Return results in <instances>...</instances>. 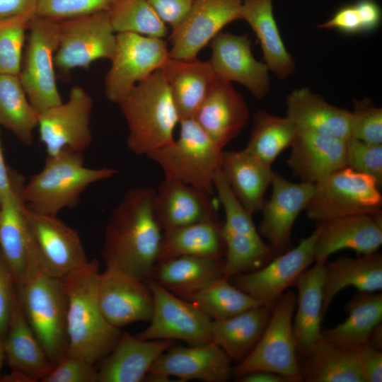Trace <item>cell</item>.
<instances>
[{"label": "cell", "mask_w": 382, "mask_h": 382, "mask_svg": "<svg viewBox=\"0 0 382 382\" xmlns=\"http://www.w3.org/2000/svg\"><path fill=\"white\" fill-rule=\"evenodd\" d=\"M155 190H129L108 221L102 256L106 267L151 279L163 234L154 211Z\"/></svg>", "instance_id": "cell-1"}, {"label": "cell", "mask_w": 382, "mask_h": 382, "mask_svg": "<svg viewBox=\"0 0 382 382\" xmlns=\"http://www.w3.org/2000/svg\"><path fill=\"white\" fill-rule=\"evenodd\" d=\"M96 260L62 279L67 298V355L94 364L115 347L122 331L104 317L98 303Z\"/></svg>", "instance_id": "cell-2"}, {"label": "cell", "mask_w": 382, "mask_h": 382, "mask_svg": "<svg viewBox=\"0 0 382 382\" xmlns=\"http://www.w3.org/2000/svg\"><path fill=\"white\" fill-rule=\"evenodd\" d=\"M118 105L134 154L146 156L174 140L179 117L162 69L137 83Z\"/></svg>", "instance_id": "cell-3"}, {"label": "cell", "mask_w": 382, "mask_h": 382, "mask_svg": "<svg viewBox=\"0 0 382 382\" xmlns=\"http://www.w3.org/2000/svg\"><path fill=\"white\" fill-rule=\"evenodd\" d=\"M112 168H88L81 152L65 149L47 156L44 167L33 175L22 190V198L32 210L57 216L73 207L91 185L116 175Z\"/></svg>", "instance_id": "cell-4"}, {"label": "cell", "mask_w": 382, "mask_h": 382, "mask_svg": "<svg viewBox=\"0 0 382 382\" xmlns=\"http://www.w3.org/2000/svg\"><path fill=\"white\" fill-rule=\"evenodd\" d=\"M16 287L25 316L54 366L68 351L67 298L62 279L40 271Z\"/></svg>", "instance_id": "cell-5"}, {"label": "cell", "mask_w": 382, "mask_h": 382, "mask_svg": "<svg viewBox=\"0 0 382 382\" xmlns=\"http://www.w3.org/2000/svg\"><path fill=\"white\" fill-rule=\"evenodd\" d=\"M178 137L146 156L162 168L165 178L191 185L213 194L214 178L220 169L223 150L194 119L179 121Z\"/></svg>", "instance_id": "cell-6"}, {"label": "cell", "mask_w": 382, "mask_h": 382, "mask_svg": "<svg viewBox=\"0 0 382 382\" xmlns=\"http://www.w3.org/2000/svg\"><path fill=\"white\" fill-rule=\"evenodd\" d=\"M296 295L285 291L274 303L267 327L250 354L232 368L238 376L254 371H267L286 382H302L293 332Z\"/></svg>", "instance_id": "cell-7"}, {"label": "cell", "mask_w": 382, "mask_h": 382, "mask_svg": "<svg viewBox=\"0 0 382 382\" xmlns=\"http://www.w3.org/2000/svg\"><path fill=\"white\" fill-rule=\"evenodd\" d=\"M375 180L348 168L314 185L305 208L307 217L320 223L359 214L382 213V196Z\"/></svg>", "instance_id": "cell-8"}, {"label": "cell", "mask_w": 382, "mask_h": 382, "mask_svg": "<svg viewBox=\"0 0 382 382\" xmlns=\"http://www.w3.org/2000/svg\"><path fill=\"white\" fill-rule=\"evenodd\" d=\"M59 30V21L47 18L34 17L29 25L18 77L30 103L38 113L63 102L54 71Z\"/></svg>", "instance_id": "cell-9"}, {"label": "cell", "mask_w": 382, "mask_h": 382, "mask_svg": "<svg viewBox=\"0 0 382 382\" xmlns=\"http://www.w3.org/2000/svg\"><path fill=\"white\" fill-rule=\"evenodd\" d=\"M170 58L163 38L116 33L112 64L105 79V96L119 104L137 83L162 69Z\"/></svg>", "instance_id": "cell-10"}, {"label": "cell", "mask_w": 382, "mask_h": 382, "mask_svg": "<svg viewBox=\"0 0 382 382\" xmlns=\"http://www.w3.org/2000/svg\"><path fill=\"white\" fill-rule=\"evenodd\" d=\"M13 190L0 204V253L16 286L45 271L41 255L23 213L24 180L13 172Z\"/></svg>", "instance_id": "cell-11"}, {"label": "cell", "mask_w": 382, "mask_h": 382, "mask_svg": "<svg viewBox=\"0 0 382 382\" xmlns=\"http://www.w3.org/2000/svg\"><path fill=\"white\" fill-rule=\"evenodd\" d=\"M59 26L54 64L63 73L88 69L96 60L112 58L116 33L108 11L61 21Z\"/></svg>", "instance_id": "cell-12"}, {"label": "cell", "mask_w": 382, "mask_h": 382, "mask_svg": "<svg viewBox=\"0 0 382 382\" xmlns=\"http://www.w3.org/2000/svg\"><path fill=\"white\" fill-rule=\"evenodd\" d=\"M154 296L149 325L135 335L144 340H178L189 345L212 342V320L197 306L184 301L152 279L146 281Z\"/></svg>", "instance_id": "cell-13"}, {"label": "cell", "mask_w": 382, "mask_h": 382, "mask_svg": "<svg viewBox=\"0 0 382 382\" xmlns=\"http://www.w3.org/2000/svg\"><path fill=\"white\" fill-rule=\"evenodd\" d=\"M320 233L318 225L294 248L275 255L260 268L234 275L233 284L251 296L260 305L274 306L286 289L314 262V246Z\"/></svg>", "instance_id": "cell-14"}, {"label": "cell", "mask_w": 382, "mask_h": 382, "mask_svg": "<svg viewBox=\"0 0 382 382\" xmlns=\"http://www.w3.org/2000/svg\"><path fill=\"white\" fill-rule=\"evenodd\" d=\"M93 101L81 86L71 88L68 100L40 113L37 128L47 156L69 149L83 152L91 144L90 120Z\"/></svg>", "instance_id": "cell-15"}, {"label": "cell", "mask_w": 382, "mask_h": 382, "mask_svg": "<svg viewBox=\"0 0 382 382\" xmlns=\"http://www.w3.org/2000/svg\"><path fill=\"white\" fill-rule=\"evenodd\" d=\"M244 0H194L183 21L169 36L170 58L192 59L227 24L241 20Z\"/></svg>", "instance_id": "cell-16"}, {"label": "cell", "mask_w": 382, "mask_h": 382, "mask_svg": "<svg viewBox=\"0 0 382 382\" xmlns=\"http://www.w3.org/2000/svg\"><path fill=\"white\" fill-rule=\"evenodd\" d=\"M231 361L226 352L212 342L171 346L155 361L144 381L165 382L176 377L180 381L224 382L232 374Z\"/></svg>", "instance_id": "cell-17"}, {"label": "cell", "mask_w": 382, "mask_h": 382, "mask_svg": "<svg viewBox=\"0 0 382 382\" xmlns=\"http://www.w3.org/2000/svg\"><path fill=\"white\" fill-rule=\"evenodd\" d=\"M98 299L104 317L116 328L151 318L154 296L147 282L117 268L100 272Z\"/></svg>", "instance_id": "cell-18"}, {"label": "cell", "mask_w": 382, "mask_h": 382, "mask_svg": "<svg viewBox=\"0 0 382 382\" xmlns=\"http://www.w3.org/2000/svg\"><path fill=\"white\" fill-rule=\"evenodd\" d=\"M23 213L41 255L45 272L62 279L89 261L77 231L57 216L36 212L25 204Z\"/></svg>", "instance_id": "cell-19"}, {"label": "cell", "mask_w": 382, "mask_h": 382, "mask_svg": "<svg viewBox=\"0 0 382 382\" xmlns=\"http://www.w3.org/2000/svg\"><path fill=\"white\" fill-rule=\"evenodd\" d=\"M270 185V197L265 199L260 209L262 219L258 232L267 240L272 250L279 254L290 248L292 228L305 209L314 184L293 183L274 172Z\"/></svg>", "instance_id": "cell-20"}, {"label": "cell", "mask_w": 382, "mask_h": 382, "mask_svg": "<svg viewBox=\"0 0 382 382\" xmlns=\"http://www.w3.org/2000/svg\"><path fill=\"white\" fill-rule=\"evenodd\" d=\"M211 49L209 62L220 79L241 84L258 100L267 96L270 70L253 57L247 35L220 32L211 41Z\"/></svg>", "instance_id": "cell-21"}, {"label": "cell", "mask_w": 382, "mask_h": 382, "mask_svg": "<svg viewBox=\"0 0 382 382\" xmlns=\"http://www.w3.org/2000/svg\"><path fill=\"white\" fill-rule=\"evenodd\" d=\"M346 140L311 131H297L286 164L301 182L315 185L346 167Z\"/></svg>", "instance_id": "cell-22"}, {"label": "cell", "mask_w": 382, "mask_h": 382, "mask_svg": "<svg viewBox=\"0 0 382 382\" xmlns=\"http://www.w3.org/2000/svg\"><path fill=\"white\" fill-rule=\"evenodd\" d=\"M212 194L199 187L164 178L155 190L154 211L162 230L218 220Z\"/></svg>", "instance_id": "cell-23"}, {"label": "cell", "mask_w": 382, "mask_h": 382, "mask_svg": "<svg viewBox=\"0 0 382 382\" xmlns=\"http://www.w3.org/2000/svg\"><path fill=\"white\" fill-rule=\"evenodd\" d=\"M318 225L314 262L325 263L330 255L344 249L361 255L372 253L382 244V213L342 217Z\"/></svg>", "instance_id": "cell-24"}, {"label": "cell", "mask_w": 382, "mask_h": 382, "mask_svg": "<svg viewBox=\"0 0 382 382\" xmlns=\"http://www.w3.org/2000/svg\"><path fill=\"white\" fill-rule=\"evenodd\" d=\"M250 111L231 82L219 79L194 119L221 149L238 137L248 122Z\"/></svg>", "instance_id": "cell-25"}, {"label": "cell", "mask_w": 382, "mask_h": 382, "mask_svg": "<svg viewBox=\"0 0 382 382\" xmlns=\"http://www.w3.org/2000/svg\"><path fill=\"white\" fill-rule=\"evenodd\" d=\"M173 345L168 340H144L122 332L111 352L100 360L98 382H140L165 351Z\"/></svg>", "instance_id": "cell-26"}, {"label": "cell", "mask_w": 382, "mask_h": 382, "mask_svg": "<svg viewBox=\"0 0 382 382\" xmlns=\"http://www.w3.org/2000/svg\"><path fill=\"white\" fill-rule=\"evenodd\" d=\"M315 262L299 276L295 284L298 294L293 332L298 359L311 354L324 342L320 324L324 316L325 263Z\"/></svg>", "instance_id": "cell-27"}, {"label": "cell", "mask_w": 382, "mask_h": 382, "mask_svg": "<svg viewBox=\"0 0 382 382\" xmlns=\"http://www.w3.org/2000/svg\"><path fill=\"white\" fill-rule=\"evenodd\" d=\"M179 121L194 117L219 80L209 62L170 58L162 69Z\"/></svg>", "instance_id": "cell-28"}, {"label": "cell", "mask_w": 382, "mask_h": 382, "mask_svg": "<svg viewBox=\"0 0 382 382\" xmlns=\"http://www.w3.org/2000/svg\"><path fill=\"white\" fill-rule=\"evenodd\" d=\"M220 170L243 207L252 214L260 212L271 184L272 166L245 149L223 150Z\"/></svg>", "instance_id": "cell-29"}, {"label": "cell", "mask_w": 382, "mask_h": 382, "mask_svg": "<svg viewBox=\"0 0 382 382\" xmlns=\"http://www.w3.org/2000/svg\"><path fill=\"white\" fill-rule=\"evenodd\" d=\"M286 106V116L297 131H311L345 139L350 137V111L328 103L307 87L289 93Z\"/></svg>", "instance_id": "cell-30"}, {"label": "cell", "mask_w": 382, "mask_h": 382, "mask_svg": "<svg viewBox=\"0 0 382 382\" xmlns=\"http://www.w3.org/2000/svg\"><path fill=\"white\" fill-rule=\"evenodd\" d=\"M4 344L5 360L10 369L33 382L41 381L54 367L30 328L18 296Z\"/></svg>", "instance_id": "cell-31"}, {"label": "cell", "mask_w": 382, "mask_h": 382, "mask_svg": "<svg viewBox=\"0 0 382 382\" xmlns=\"http://www.w3.org/2000/svg\"><path fill=\"white\" fill-rule=\"evenodd\" d=\"M348 286H353L361 292L381 290L382 255L378 251L355 258L339 256L325 263L324 315L335 296Z\"/></svg>", "instance_id": "cell-32"}, {"label": "cell", "mask_w": 382, "mask_h": 382, "mask_svg": "<svg viewBox=\"0 0 382 382\" xmlns=\"http://www.w3.org/2000/svg\"><path fill=\"white\" fill-rule=\"evenodd\" d=\"M222 257L182 255L158 262L151 279L176 296L187 299L224 276Z\"/></svg>", "instance_id": "cell-33"}, {"label": "cell", "mask_w": 382, "mask_h": 382, "mask_svg": "<svg viewBox=\"0 0 382 382\" xmlns=\"http://www.w3.org/2000/svg\"><path fill=\"white\" fill-rule=\"evenodd\" d=\"M241 16L256 34L270 71L280 79L292 76L296 71L295 61L279 33L273 13V0H244Z\"/></svg>", "instance_id": "cell-34"}, {"label": "cell", "mask_w": 382, "mask_h": 382, "mask_svg": "<svg viewBox=\"0 0 382 382\" xmlns=\"http://www.w3.org/2000/svg\"><path fill=\"white\" fill-rule=\"evenodd\" d=\"M272 308L260 305L228 318L213 320L212 342L219 346L231 360L241 362L262 337Z\"/></svg>", "instance_id": "cell-35"}, {"label": "cell", "mask_w": 382, "mask_h": 382, "mask_svg": "<svg viewBox=\"0 0 382 382\" xmlns=\"http://www.w3.org/2000/svg\"><path fill=\"white\" fill-rule=\"evenodd\" d=\"M346 320L336 326L322 330L325 342L354 350L367 343L374 329L382 321V294L361 292L345 304Z\"/></svg>", "instance_id": "cell-36"}, {"label": "cell", "mask_w": 382, "mask_h": 382, "mask_svg": "<svg viewBox=\"0 0 382 382\" xmlns=\"http://www.w3.org/2000/svg\"><path fill=\"white\" fill-rule=\"evenodd\" d=\"M221 227L222 223L212 220L164 231L157 262L182 255L222 257Z\"/></svg>", "instance_id": "cell-37"}, {"label": "cell", "mask_w": 382, "mask_h": 382, "mask_svg": "<svg viewBox=\"0 0 382 382\" xmlns=\"http://www.w3.org/2000/svg\"><path fill=\"white\" fill-rule=\"evenodd\" d=\"M303 381L364 382L354 350L323 342L309 355L299 359Z\"/></svg>", "instance_id": "cell-38"}, {"label": "cell", "mask_w": 382, "mask_h": 382, "mask_svg": "<svg viewBox=\"0 0 382 382\" xmlns=\"http://www.w3.org/2000/svg\"><path fill=\"white\" fill-rule=\"evenodd\" d=\"M38 117L18 76L0 74V126L11 131L23 144L30 146Z\"/></svg>", "instance_id": "cell-39"}, {"label": "cell", "mask_w": 382, "mask_h": 382, "mask_svg": "<svg viewBox=\"0 0 382 382\" xmlns=\"http://www.w3.org/2000/svg\"><path fill=\"white\" fill-rule=\"evenodd\" d=\"M297 133L293 122L259 110L253 116V125L247 151L265 163L272 165L285 149L290 147Z\"/></svg>", "instance_id": "cell-40"}, {"label": "cell", "mask_w": 382, "mask_h": 382, "mask_svg": "<svg viewBox=\"0 0 382 382\" xmlns=\"http://www.w3.org/2000/svg\"><path fill=\"white\" fill-rule=\"evenodd\" d=\"M187 300L213 320L228 318L260 305L224 276L214 279Z\"/></svg>", "instance_id": "cell-41"}, {"label": "cell", "mask_w": 382, "mask_h": 382, "mask_svg": "<svg viewBox=\"0 0 382 382\" xmlns=\"http://www.w3.org/2000/svg\"><path fill=\"white\" fill-rule=\"evenodd\" d=\"M223 224V223H222ZM225 243L226 258L222 267L227 278L256 270L276 255L260 235L234 233L221 227Z\"/></svg>", "instance_id": "cell-42"}, {"label": "cell", "mask_w": 382, "mask_h": 382, "mask_svg": "<svg viewBox=\"0 0 382 382\" xmlns=\"http://www.w3.org/2000/svg\"><path fill=\"white\" fill-rule=\"evenodd\" d=\"M115 33H130L164 38L166 24L147 0H116L108 11Z\"/></svg>", "instance_id": "cell-43"}, {"label": "cell", "mask_w": 382, "mask_h": 382, "mask_svg": "<svg viewBox=\"0 0 382 382\" xmlns=\"http://www.w3.org/2000/svg\"><path fill=\"white\" fill-rule=\"evenodd\" d=\"M20 16L0 19V74L18 76L30 21Z\"/></svg>", "instance_id": "cell-44"}, {"label": "cell", "mask_w": 382, "mask_h": 382, "mask_svg": "<svg viewBox=\"0 0 382 382\" xmlns=\"http://www.w3.org/2000/svg\"><path fill=\"white\" fill-rule=\"evenodd\" d=\"M116 0H35V17L64 21L108 11Z\"/></svg>", "instance_id": "cell-45"}, {"label": "cell", "mask_w": 382, "mask_h": 382, "mask_svg": "<svg viewBox=\"0 0 382 382\" xmlns=\"http://www.w3.org/2000/svg\"><path fill=\"white\" fill-rule=\"evenodd\" d=\"M349 129L353 138L371 144H382V108L367 98L354 99Z\"/></svg>", "instance_id": "cell-46"}, {"label": "cell", "mask_w": 382, "mask_h": 382, "mask_svg": "<svg viewBox=\"0 0 382 382\" xmlns=\"http://www.w3.org/2000/svg\"><path fill=\"white\" fill-rule=\"evenodd\" d=\"M346 168L373 178L382 185V144H371L352 137L346 140Z\"/></svg>", "instance_id": "cell-47"}, {"label": "cell", "mask_w": 382, "mask_h": 382, "mask_svg": "<svg viewBox=\"0 0 382 382\" xmlns=\"http://www.w3.org/2000/svg\"><path fill=\"white\" fill-rule=\"evenodd\" d=\"M41 381L98 382L97 369L94 364L66 354Z\"/></svg>", "instance_id": "cell-48"}, {"label": "cell", "mask_w": 382, "mask_h": 382, "mask_svg": "<svg viewBox=\"0 0 382 382\" xmlns=\"http://www.w3.org/2000/svg\"><path fill=\"white\" fill-rule=\"evenodd\" d=\"M17 296L15 280L0 253V335L4 339Z\"/></svg>", "instance_id": "cell-49"}, {"label": "cell", "mask_w": 382, "mask_h": 382, "mask_svg": "<svg viewBox=\"0 0 382 382\" xmlns=\"http://www.w3.org/2000/svg\"><path fill=\"white\" fill-rule=\"evenodd\" d=\"M364 382L382 381V352L368 343L354 349Z\"/></svg>", "instance_id": "cell-50"}, {"label": "cell", "mask_w": 382, "mask_h": 382, "mask_svg": "<svg viewBox=\"0 0 382 382\" xmlns=\"http://www.w3.org/2000/svg\"><path fill=\"white\" fill-rule=\"evenodd\" d=\"M158 17L176 28L188 14L194 0H147Z\"/></svg>", "instance_id": "cell-51"}, {"label": "cell", "mask_w": 382, "mask_h": 382, "mask_svg": "<svg viewBox=\"0 0 382 382\" xmlns=\"http://www.w3.org/2000/svg\"><path fill=\"white\" fill-rule=\"evenodd\" d=\"M321 29H334L348 35L361 33V24L354 4L340 7L328 20L318 25Z\"/></svg>", "instance_id": "cell-52"}, {"label": "cell", "mask_w": 382, "mask_h": 382, "mask_svg": "<svg viewBox=\"0 0 382 382\" xmlns=\"http://www.w3.org/2000/svg\"><path fill=\"white\" fill-rule=\"evenodd\" d=\"M357 10L362 33L376 29L381 21V10L375 0H357L354 4Z\"/></svg>", "instance_id": "cell-53"}, {"label": "cell", "mask_w": 382, "mask_h": 382, "mask_svg": "<svg viewBox=\"0 0 382 382\" xmlns=\"http://www.w3.org/2000/svg\"><path fill=\"white\" fill-rule=\"evenodd\" d=\"M35 0H0V19L20 16L35 17Z\"/></svg>", "instance_id": "cell-54"}, {"label": "cell", "mask_w": 382, "mask_h": 382, "mask_svg": "<svg viewBox=\"0 0 382 382\" xmlns=\"http://www.w3.org/2000/svg\"><path fill=\"white\" fill-rule=\"evenodd\" d=\"M13 170L6 164L0 141V204L13 190Z\"/></svg>", "instance_id": "cell-55"}, {"label": "cell", "mask_w": 382, "mask_h": 382, "mask_svg": "<svg viewBox=\"0 0 382 382\" xmlns=\"http://www.w3.org/2000/svg\"><path fill=\"white\" fill-rule=\"evenodd\" d=\"M236 379L241 382H286L283 376L267 371H251L236 376Z\"/></svg>", "instance_id": "cell-56"}, {"label": "cell", "mask_w": 382, "mask_h": 382, "mask_svg": "<svg viewBox=\"0 0 382 382\" xmlns=\"http://www.w3.org/2000/svg\"><path fill=\"white\" fill-rule=\"evenodd\" d=\"M367 343L378 350H382V323L374 329Z\"/></svg>", "instance_id": "cell-57"}, {"label": "cell", "mask_w": 382, "mask_h": 382, "mask_svg": "<svg viewBox=\"0 0 382 382\" xmlns=\"http://www.w3.org/2000/svg\"><path fill=\"white\" fill-rule=\"evenodd\" d=\"M0 382H33V381L19 371L11 370L8 374H0Z\"/></svg>", "instance_id": "cell-58"}, {"label": "cell", "mask_w": 382, "mask_h": 382, "mask_svg": "<svg viewBox=\"0 0 382 382\" xmlns=\"http://www.w3.org/2000/svg\"><path fill=\"white\" fill-rule=\"evenodd\" d=\"M5 361L4 338L0 335V374Z\"/></svg>", "instance_id": "cell-59"}]
</instances>
